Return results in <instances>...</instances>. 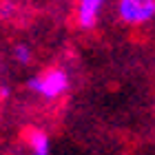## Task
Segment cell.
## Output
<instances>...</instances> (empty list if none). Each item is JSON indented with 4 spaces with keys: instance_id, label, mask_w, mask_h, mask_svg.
<instances>
[{
    "instance_id": "52a82bcc",
    "label": "cell",
    "mask_w": 155,
    "mask_h": 155,
    "mask_svg": "<svg viewBox=\"0 0 155 155\" xmlns=\"http://www.w3.org/2000/svg\"><path fill=\"white\" fill-rule=\"evenodd\" d=\"M5 97H9V87H0V100H5Z\"/></svg>"
},
{
    "instance_id": "3957f363",
    "label": "cell",
    "mask_w": 155,
    "mask_h": 155,
    "mask_svg": "<svg viewBox=\"0 0 155 155\" xmlns=\"http://www.w3.org/2000/svg\"><path fill=\"white\" fill-rule=\"evenodd\" d=\"M107 0H78V11H75V18H78V25L82 29H93L97 18H100V11Z\"/></svg>"
},
{
    "instance_id": "5b68a950",
    "label": "cell",
    "mask_w": 155,
    "mask_h": 155,
    "mask_svg": "<svg viewBox=\"0 0 155 155\" xmlns=\"http://www.w3.org/2000/svg\"><path fill=\"white\" fill-rule=\"evenodd\" d=\"M13 58H16L20 64H29V62H31V49H29V45L18 42V45L13 47Z\"/></svg>"
},
{
    "instance_id": "7a4b0ae2",
    "label": "cell",
    "mask_w": 155,
    "mask_h": 155,
    "mask_svg": "<svg viewBox=\"0 0 155 155\" xmlns=\"http://www.w3.org/2000/svg\"><path fill=\"white\" fill-rule=\"evenodd\" d=\"M117 16L126 25H146L155 18V0H117Z\"/></svg>"
},
{
    "instance_id": "6da1fadb",
    "label": "cell",
    "mask_w": 155,
    "mask_h": 155,
    "mask_svg": "<svg viewBox=\"0 0 155 155\" xmlns=\"http://www.w3.org/2000/svg\"><path fill=\"white\" fill-rule=\"evenodd\" d=\"M29 89L47 100H55V97L64 95L69 89V73L64 69H49L47 73H40L29 80Z\"/></svg>"
},
{
    "instance_id": "8992f818",
    "label": "cell",
    "mask_w": 155,
    "mask_h": 155,
    "mask_svg": "<svg viewBox=\"0 0 155 155\" xmlns=\"http://www.w3.org/2000/svg\"><path fill=\"white\" fill-rule=\"evenodd\" d=\"M11 13H13V7H11L9 2H5L2 7H0V18H9Z\"/></svg>"
},
{
    "instance_id": "277c9868",
    "label": "cell",
    "mask_w": 155,
    "mask_h": 155,
    "mask_svg": "<svg viewBox=\"0 0 155 155\" xmlns=\"http://www.w3.org/2000/svg\"><path fill=\"white\" fill-rule=\"evenodd\" d=\"M31 155H51V144H49V135L40 129H31L27 135Z\"/></svg>"
}]
</instances>
